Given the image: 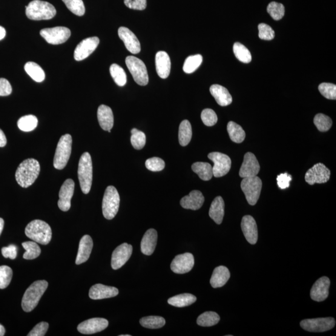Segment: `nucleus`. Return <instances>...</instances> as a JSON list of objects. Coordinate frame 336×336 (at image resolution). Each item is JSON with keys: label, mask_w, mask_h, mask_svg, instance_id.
<instances>
[{"label": "nucleus", "mask_w": 336, "mask_h": 336, "mask_svg": "<svg viewBox=\"0 0 336 336\" xmlns=\"http://www.w3.org/2000/svg\"><path fill=\"white\" fill-rule=\"evenodd\" d=\"M66 7L72 13L77 16H82L85 12V8L82 0H62Z\"/></svg>", "instance_id": "obj_46"}, {"label": "nucleus", "mask_w": 336, "mask_h": 336, "mask_svg": "<svg viewBox=\"0 0 336 336\" xmlns=\"http://www.w3.org/2000/svg\"><path fill=\"white\" fill-rule=\"evenodd\" d=\"M120 196L114 186H108L105 191L102 201L103 216L108 220L113 219L119 211Z\"/></svg>", "instance_id": "obj_7"}, {"label": "nucleus", "mask_w": 336, "mask_h": 336, "mask_svg": "<svg viewBox=\"0 0 336 336\" xmlns=\"http://www.w3.org/2000/svg\"><path fill=\"white\" fill-rule=\"evenodd\" d=\"M335 325L333 318L308 319L301 321L300 326L304 330L309 332H321L329 331Z\"/></svg>", "instance_id": "obj_10"}, {"label": "nucleus", "mask_w": 336, "mask_h": 336, "mask_svg": "<svg viewBox=\"0 0 336 336\" xmlns=\"http://www.w3.org/2000/svg\"><path fill=\"white\" fill-rule=\"evenodd\" d=\"M126 65L138 84L145 86L148 84L149 77L147 69L142 60L134 56L126 57Z\"/></svg>", "instance_id": "obj_9"}, {"label": "nucleus", "mask_w": 336, "mask_h": 336, "mask_svg": "<svg viewBox=\"0 0 336 336\" xmlns=\"http://www.w3.org/2000/svg\"><path fill=\"white\" fill-rule=\"evenodd\" d=\"M48 286L46 280H38L31 284L22 299L21 306L25 312H31L36 308Z\"/></svg>", "instance_id": "obj_2"}, {"label": "nucleus", "mask_w": 336, "mask_h": 336, "mask_svg": "<svg viewBox=\"0 0 336 336\" xmlns=\"http://www.w3.org/2000/svg\"><path fill=\"white\" fill-rule=\"evenodd\" d=\"M331 171L323 163H317L306 172L305 181L310 185L325 183L330 179Z\"/></svg>", "instance_id": "obj_13"}, {"label": "nucleus", "mask_w": 336, "mask_h": 336, "mask_svg": "<svg viewBox=\"0 0 336 336\" xmlns=\"http://www.w3.org/2000/svg\"><path fill=\"white\" fill-rule=\"evenodd\" d=\"M25 234L34 242L42 245H47L52 238L51 227L41 220H34L28 224L25 229Z\"/></svg>", "instance_id": "obj_3"}, {"label": "nucleus", "mask_w": 336, "mask_h": 336, "mask_svg": "<svg viewBox=\"0 0 336 336\" xmlns=\"http://www.w3.org/2000/svg\"><path fill=\"white\" fill-rule=\"evenodd\" d=\"M6 36V30L4 27H0V41L3 39H4V37Z\"/></svg>", "instance_id": "obj_59"}, {"label": "nucleus", "mask_w": 336, "mask_h": 336, "mask_svg": "<svg viewBox=\"0 0 336 336\" xmlns=\"http://www.w3.org/2000/svg\"><path fill=\"white\" fill-rule=\"evenodd\" d=\"M158 233L156 230L150 229L146 232L141 242V251L146 255L153 254L157 244Z\"/></svg>", "instance_id": "obj_28"}, {"label": "nucleus", "mask_w": 336, "mask_h": 336, "mask_svg": "<svg viewBox=\"0 0 336 336\" xmlns=\"http://www.w3.org/2000/svg\"><path fill=\"white\" fill-rule=\"evenodd\" d=\"M108 326V321L104 318L89 319L79 324L77 330L84 334H93L105 330Z\"/></svg>", "instance_id": "obj_17"}, {"label": "nucleus", "mask_w": 336, "mask_h": 336, "mask_svg": "<svg viewBox=\"0 0 336 336\" xmlns=\"http://www.w3.org/2000/svg\"><path fill=\"white\" fill-rule=\"evenodd\" d=\"M329 278L323 277L316 281L310 292V296L312 300L321 302L326 300L329 296L330 286Z\"/></svg>", "instance_id": "obj_20"}, {"label": "nucleus", "mask_w": 336, "mask_h": 336, "mask_svg": "<svg viewBox=\"0 0 336 336\" xmlns=\"http://www.w3.org/2000/svg\"><path fill=\"white\" fill-rule=\"evenodd\" d=\"M220 317L216 312L207 311L203 313L198 317L197 323L203 327H211L219 322Z\"/></svg>", "instance_id": "obj_37"}, {"label": "nucleus", "mask_w": 336, "mask_h": 336, "mask_svg": "<svg viewBox=\"0 0 336 336\" xmlns=\"http://www.w3.org/2000/svg\"><path fill=\"white\" fill-rule=\"evenodd\" d=\"M97 118L100 126L103 130L110 133L114 123V114L111 109L107 105H100L97 111Z\"/></svg>", "instance_id": "obj_27"}, {"label": "nucleus", "mask_w": 336, "mask_h": 336, "mask_svg": "<svg viewBox=\"0 0 336 336\" xmlns=\"http://www.w3.org/2000/svg\"><path fill=\"white\" fill-rule=\"evenodd\" d=\"M38 120L33 115H28L20 118L18 121V126L20 130L28 132L33 131L37 127Z\"/></svg>", "instance_id": "obj_38"}, {"label": "nucleus", "mask_w": 336, "mask_h": 336, "mask_svg": "<svg viewBox=\"0 0 336 336\" xmlns=\"http://www.w3.org/2000/svg\"><path fill=\"white\" fill-rule=\"evenodd\" d=\"M110 73L115 82L120 87H123L126 84V80H127L126 74L123 69L119 65L117 64L111 65Z\"/></svg>", "instance_id": "obj_40"}, {"label": "nucleus", "mask_w": 336, "mask_h": 336, "mask_svg": "<svg viewBox=\"0 0 336 336\" xmlns=\"http://www.w3.org/2000/svg\"><path fill=\"white\" fill-rule=\"evenodd\" d=\"M321 94L329 100L336 99V85L331 83H322L318 87Z\"/></svg>", "instance_id": "obj_49"}, {"label": "nucleus", "mask_w": 336, "mask_h": 336, "mask_svg": "<svg viewBox=\"0 0 336 336\" xmlns=\"http://www.w3.org/2000/svg\"><path fill=\"white\" fill-rule=\"evenodd\" d=\"M133 248L126 243L117 247L112 254L111 265L114 270H118L127 262L131 256Z\"/></svg>", "instance_id": "obj_15"}, {"label": "nucleus", "mask_w": 336, "mask_h": 336, "mask_svg": "<svg viewBox=\"0 0 336 336\" xmlns=\"http://www.w3.org/2000/svg\"><path fill=\"white\" fill-rule=\"evenodd\" d=\"M140 323L146 328L160 329L165 325L166 321L163 317L150 316L141 319Z\"/></svg>", "instance_id": "obj_39"}, {"label": "nucleus", "mask_w": 336, "mask_h": 336, "mask_svg": "<svg viewBox=\"0 0 336 336\" xmlns=\"http://www.w3.org/2000/svg\"><path fill=\"white\" fill-rule=\"evenodd\" d=\"M78 177L80 188L83 193L87 194L91 191L93 183V168L91 154L85 152L80 157L78 167Z\"/></svg>", "instance_id": "obj_5"}, {"label": "nucleus", "mask_w": 336, "mask_h": 336, "mask_svg": "<svg viewBox=\"0 0 336 336\" xmlns=\"http://www.w3.org/2000/svg\"><path fill=\"white\" fill-rule=\"evenodd\" d=\"M120 336H130V335L126 334V335H120Z\"/></svg>", "instance_id": "obj_62"}, {"label": "nucleus", "mask_w": 336, "mask_h": 336, "mask_svg": "<svg viewBox=\"0 0 336 336\" xmlns=\"http://www.w3.org/2000/svg\"><path fill=\"white\" fill-rule=\"evenodd\" d=\"M210 93L214 97L217 103L222 107L231 104L232 97L230 94L228 89L222 85L215 84L210 87Z\"/></svg>", "instance_id": "obj_29"}, {"label": "nucleus", "mask_w": 336, "mask_h": 336, "mask_svg": "<svg viewBox=\"0 0 336 336\" xmlns=\"http://www.w3.org/2000/svg\"><path fill=\"white\" fill-rule=\"evenodd\" d=\"M267 12L276 21L283 18L285 15V7L283 5L275 2H271L267 7Z\"/></svg>", "instance_id": "obj_47"}, {"label": "nucleus", "mask_w": 336, "mask_h": 336, "mask_svg": "<svg viewBox=\"0 0 336 336\" xmlns=\"http://www.w3.org/2000/svg\"><path fill=\"white\" fill-rule=\"evenodd\" d=\"M7 140L4 132L0 129V147H4L7 145Z\"/></svg>", "instance_id": "obj_58"}, {"label": "nucleus", "mask_w": 336, "mask_h": 336, "mask_svg": "<svg viewBox=\"0 0 336 336\" xmlns=\"http://www.w3.org/2000/svg\"><path fill=\"white\" fill-rule=\"evenodd\" d=\"M192 136L190 122L185 120L181 123L179 128V142L180 145L186 146L190 143Z\"/></svg>", "instance_id": "obj_36"}, {"label": "nucleus", "mask_w": 336, "mask_h": 336, "mask_svg": "<svg viewBox=\"0 0 336 336\" xmlns=\"http://www.w3.org/2000/svg\"><path fill=\"white\" fill-rule=\"evenodd\" d=\"M277 180L278 187L281 189H285L289 188L292 177L288 173H283L278 175Z\"/></svg>", "instance_id": "obj_55"}, {"label": "nucleus", "mask_w": 336, "mask_h": 336, "mask_svg": "<svg viewBox=\"0 0 336 336\" xmlns=\"http://www.w3.org/2000/svg\"><path fill=\"white\" fill-rule=\"evenodd\" d=\"M208 158L214 164V167L212 168L214 177H222L229 173L232 162L228 155L219 152H212L208 154Z\"/></svg>", "instance_id": "obj_12"}, {"label": "nucleus", "mask_w": 336, "mask_h": 336, "mask_svg": "<svg viewBox=\"0 0 336 336\" xmlns=\"http://www.w3.org/2000/svg\"><path fill=\"white\" fill-rule=\"evenodd\" d=\"M40 173V165L35 159H27L19 165L16 171L17 183L22 188H27L35 182Z\"/></svg>", "instance_id": "obj_1"}, {"label": "nucleus", "mask_w": 336, "mask_h": 336, "mask_svg": "<svg viewBox=\"0 0 336 336\" xmlns=\"http://www.w3.org/2000/svg\"><path fill=\"white\" fill-rule=\"evenodd\" d=\"M40 34L50 44L56 45L68 41L71 32L68 28L58 27L43 29L40 31Z\"/></svg>", "instance_id": "obj_11"}, {"label": "nucleus", "mask_w": 336, "mask_h": 336, "mask_svg": "<svg viewBox=\"0 0 336 336\" xmlns=\"http://www.w3.org/2000/svg\"><path fill=\"white\" fill-rule=\"evenodd\" d=\"M197 298L194 295L189 294H184L174 296L168 299V303L171 306L183 308V307L191 305L196 302Z\"/></svg>", "instance_id": "obj_32"}, {"label": "nucleus", "mask_w": 336, "mask_h": 336, "mask_svg": "<svg viewBox=\"0 0 336 336\" xmlns=\"http://www.w3.org/2000/svg\"><path fill=\"white\" fill-rule=\"evenodd\" d=\"M93 248V241L90 235H85L80 239L76 263L80 265L87 261Z\"/></svg>", "instance_id": "obj_26"}, {"label": "nucleus", "mask_w": 336, "mask_h": 336, "mask_svg": "<svg viewBox=\"0 0 336 336\" xmlns=\"http://www.w3.org/2000/svg\"><path fill=\"white\" fill-rule=\"evenodd\" d=\"M234 53L235 57L240 62L243 63H249L252 61L251 52L245 46L240 42H235L233 47Z\"/></svg>", "instance_id": "obj_43"}, {"label": "nucleus", "mask_w": 336, "mask_h": 336, "mask_svg": "<svg viewBox=\"0 0 336 336\" xmlns=\"http://www.w3.org/2000/svg\"><path fill=\"white\" fill-rule=\"evenodd\" d=\"M3 256L5 258H10L14 260L17 257V247L14 245H10L7 248L2 249Z\"/></svg>", "instance_id": "obj_57"}, {"label": "nucleus", "mask_w": 336, "mask_h": 336, "mask_svg": "<svg viewBox=\"0 0 336 336\" xmlns=\"http://www.w3.org/2000/svg\"><path fill=\"white\" fill-rule=\"evenodd\" d=\"M231 277V274L226 266H219L214 269L210 283L214 288H220L226 285Z\"/></svg>", "instance_id": "obj_30"}, {"label": "nucleus", "mask_w": 336, "mask_h": 336, "mask_svg": "<svg viewBox=\"0 0 336 336\" xmlns=\"http://www.w3.org/2000/svg\"><path fill=\"white\" fill-rule=\"evenodd\" d=\"M224 208L225 204L222 197H215L212 201L210 209H209V215L212 220L217 224L222 222L224 216Z\"/></svg>", "instance_id": "obj_31"}, {"label": "nucleus", "mask_w": 336, "mask_h": 336, "mask_svg": "<svg viewBox=\"0 0 336 336\" xmlns=\"http://www.w3.org/2000/svg\"><path fill=\"white\" fill-rule=\"evenodd\" d=\"M75 183L73 180L68 179L63 183L59 191L58 206L61 211L66 212L70 210L71 206V199L73 196Z\"/></svg>", "instance_id": "obj_19"}, {"label": "nucleus", "mask_w": 336, "mask_h": 336, "mask_svg": "<svg viewBox=\"0 0 336 336\" xmlns=\"http://www.w3.org/2000/svg\"><path fill=\"white\" fill-rule=\"evenodd\" d=\"M13 277V271L10 267L0 266V289H5L10 285Z\"/></svg>", "instance_id": "obj_48"}, {"label": "nucleus", "mask_w": 336, "mask_h": 336, "mask_svg": "<svg viewBox=\"0 0 336 336\" xmlns=\"http://www.w3.org/2000/svg\"><path fill=\"white\" fill-rule=\"evenodd\" d=\"M5 334V329L4 326L0 324V336H4Z\"/></svg>", "instance_id": "obj_61"}, {"label": "nucleus", "mask_w": 336, "mask_h": 336, "mask_svg": "<svg viewBox=\"0 0 336 336\" xmlns=\"http://www.w3.org/2000/svg\"><path fill=\"white\" fill-rule=\"evenodd\" d=\"M258 36L261 39L271 41L275 37V31L268 25L261 24L258 25Z\"/></svg>", "instance_id": "obj_52"}, {"label": "nucleus", "mask_w": 336, "mask_h": 336, "mask_svg": "<svg viewBox=\"0 0 336 336\" xmlns=\"http://www.w3.org/2000/svg\"><path fill=\"white\" fill-rule=\"evenodd\" d=\"M100 40L99 37H91L83 40L77 46L74 51V57L75 60L77 61H82L96 50L99 44Z\"/></svg>", "instance_id": "obj_14"}, {"label": "nucleus", "mask_w": 336, "mask_h": 336, "mask_svg": "<svg viewBox=\"0 0 336 336\" xmlns=\"http://www.w3.org/2000/svg\"><path fill=\"white\" fill-rule=\"evenodd\" d=\"M260 169V166L256 156L251 152H248L244 156L239 175L241 177L243 178L256 176L259 173Z\"/></svg>", "instance_id": "obj_18"}, {"label": "nucleus", "mask_w": 336, "mask_h": 336, "mask_svg": "<svg viewBox=\"0 0 336 336\" xmlns=\"http://www.w3.org/2000/svg\"><path fill=\"white\" fill-rule=\"evenodd\" d=\"M25 70L34 81L41 82L45 79L44 71L35 62H27L25 65Z\"/></svg>", "instance_id": "obj_35"}, {"label": "nucleus", "mask_w": 336, "mask_h": 336, "mask_svg": "<svg viewBox=\"0 0 336 336\" xmlns=\"http://www.w3.org/2000/svg\"><path fill=\"white\" fill-rule=\"evenodd\" d=\"M228 131L230 139L236 143H242L245 139V132L242 126L234 122H229L228 124Z\"/></svg>", "instance_id": "obj_34"}, {"label": "nucleus", "mask_w": 336, "mask_h": 336, "mask_svg": "<svg viewBox=\"0 0 336 336\" xmlns=\"http://www.w3.org/2000/svg\"><path fill=\"white\" fill-rule=\"evenodd\" d=\"M205 203V197L202 192L194 190L190 192L188 196L182 198L180 205L184 209L196 211L201 208Z\"/></svg>", "instance_id": "obj_25"}, {"label": "nucleus", "mask_w": 336, "mask_h": 336, "mask_svg": "<svg viewBox=\"0 0 336 336\" xmlns=\"http://www.w3.org/2000/svg\"><path fill=\"white\" fill-rule=\"evenodd\" d=\"M49 324L41 322L34 326V328L28 334V336H44L48 331Z\"/></svg>", "instance_id": "obj_54"}, {"label": "nucleus", "mask_w": 336, "mask_h": 336, "mask_svg": "<svg viewBox=\"0 0 336 336\" xmlns=\"http://www.w3.org/2000/svg\"><path fill=\"white\" fill-rule=\"evenodd\" d=\"M120 38L124 42L125 47L131 53L139 54L141 51V45L136 34L125 27H120L118 31Z\"/></svg>", "instance_id": "obj_21"}, {"label": "nucleus", "mask_w": 336, "mask_h": 336, "mask_svg": "<svg viewBox=\"0 0 336 336\" xmlns=\"http://www.w3.org/2000/svg\"><path fill=\"white\" fill-rule=\"evenodd\" d=\"M194 265V258L190 253L178 255L171 264V269L175 274H185L190 272Z\"/></svg>", "instance_id": "obj_16"}, {"label": "nucleus", "mask_w": 336, "mask_h": 336, "mask_svg": "<svg viewBox=\"0 0 336 336\" xmlns=\"http://www.w3.org/2000/svg\"><path fill=\"white\" fill-rule=\"evenodd\" d=\"M4 227V220L0 218V235L2 234Z\"/></svg>", "instance_id": "obj_60"}, {"label": "nucleus", "mask_w": 336, "mask_h": 336, "mask_svg": "<svg viewBox=\"0 0 336 336\" xmlns=\"http://www.w3.org/2000/svg\"><path fill=\"white\" fill-rule=\"evenodd\" d=\"M192 169L203 181L211 180L213 176L212 166L208 163H194L192 165Z\"/></svg>", "instance_id": "obj_33"}, {"label": "nucleus", "mask_w": 336, "mask_h": 336, "mask_svg": "<svg viewBox=\"0 0 336 336\" xmlns=\"http://www.w3.org/2000/svg\"><path fill=\"white\" fill-rule=\"evenodd\" d=\"M241 228L248 242L255 245L258 240V229L254 218L251 215H245L241 222Z\"/></svg>", "instance_id": "obj_22"}, {"label": "nucleus", "mask_w": 336, "mask_h": 336, "mask_svg": "<svg viewBox=\"0 0 336 336\" xmlns=\"http://www.w3.org/2000/svg\"><path fill=\"white\" fill-rule=\"evenodd\" d=\"M201 119L205 125L212 126L216 124L218 118L215 112L210 108L205 109L201 113Z\"/></svg>", "instance_id": "obj_50"}, {"label": "nucleus", "mask_w": 336, "mask_h": 336, "mask_svg": "<svg viewBox=\"0 0 336 336\" xmlns=\"http://www.w3.org/2000/svg\"><path fill=\"white\" fill-rule=\"evenodd\" d=\"M26 14L29 19L32 20H48L53 18L56 14V10L50 3L33 0L26 7Z\"/></svg>", "instance_id": "obj_4"}, {"label": "nucleus", "mask_w": 336, "mask_h": 336, "mask_svg": "<svg viewBox=\"0 0 336 336\" xmlns=\"http://www.w3.org/2000/svg\"><path fill=\"white\" fill-rule=\"evenodd\" d=\"M119 293V289L115 287L96 284L91 287L89 291V297L94 300H102L116 297Z\"/></svg>", "instance_id": "obj_23"}, {"label": "nucleus", "mask_w": 336, "mask_h": 336, "mask_svg": "<svg viewBox=\"0 0 336 336\" xmlns=\"http://www.w3.org/2000/svg\"><path fill=\"white\" fill-rule=\"evenodd\" d=\"M124 4L130 9L136 10H144L147 5L146 0H124Z\"/></svg>", "instance_id": "obj_53"}, {"label": "nucleus", "mask_w": 336, "mask_h": 336, "mask_svg": "<svg viewBox=\"0 0 336 336\" xmlns=\"http://www.w3.org/2000/svg\"><path fill=\"white\" fill-rule=\"evenodd\" d=\"M314 123L318 130L321 132L328 131L332 125L331 118L323 114H318L315 116Z\"/></svg>", "instance_id": "obj_44"}, {"label": "nucleus", "mask_w": 336, "mask_h": 336, "mask_svg": "<svg viewBox=\"0 0 336 336\" xmlns=\"http://www.w3.org/2000/svg\"><path fill=\"white\" fill-rule=\"evenodd\" d=\"M23 247L26 250L24 258L26 260H33L38 257L41 254V249L36 242H25L22 243Z\"/></svg>", "instance_id": "obj_42"}, {"label": "nucleus", "mask_w": 336, "mask_h": 336, "mask_svg": "<svg viewBox=\"0 0 336 336\" xmlns=\"http://www.w3.org/2000/svg\"><path fill=\"white\" fill-rule=\"evenodd\" d=\"M145 166L149 171L159 172L165 168V163L160 158L153 157L146 161Z\"/></svg>", "instance_id": "obj_51"}, {"label": "nucleus", "mask_w": 336, "mask_h": 336, "mask_svg": "<svg viewBox=\"0 0 336 336\" xmlns=\"http://www.w3.org/2000/svg\"><path fill=\"white\" fill-rule=\"evenodd\" d=\"M262 182L259 177L254 176L243 178L241 183V189L245 194L250 205L255 206L259 199Z\"/></svg>", "instance_id": "obj_8"}, {"label": "nucleus", "mask_w": 336, "mask_h": 336, "mask_svg": "<svg viewBox=\"0 0 336 336\" xmlns=\"http://www.w3.org/2000/svg\"><path fill=\"white\" fill-rule=\"evenodd\" d=\"M73 139L70 134H65L60 139L57 143L54 159V166L57 169H64L70 159Z\"/></svg>", "instance_id": "obj_6"}, {"label": "nucleus", "mask_w": 336, "mask_h": 336, "mask_svg": "<svg viewBox=\"0 0 336 336\" xmlns=\"http://www.w3.org/2000/svg\"><path fill=\"white\" fill-rule=\"evenodd\" d=\"M155 64L158 75L162 79H166L171 71V60L165 51L158 52L155 57Z\"/></svg>", "instance_id": "obj_24"}, {"label": "nucleus", "mask_w": 336, "mask_h": 336, "mask_svg": "<svg viewBox=\"0 0 336 336\" xmlns=\"http://www.w3.org/2000/svg\"><path fill=\"white\" fill-rule=\"evenodd\" d=\"M12 93V87L8 80L0 78V96H8Z\"/></svg>", "instance_id": "obj_56"}, {"label": "nucleus", "mask_w": 336, "mask_h": 336, "mask_svg": "<svg viewBox=\"0 0 336 336\" xmlns=\"http://www.w3.org/2000/svg\"><path fill=\"white\" fill-rule=\"evenodd\" d=\"M131 143L136 149H142L146 144V136L143 131L133 128L131 131Z\"/></svg>", "instance_id": "obj_45"}, {"label": "nucleus", "mask_w": 336, "mask_h": 336, "mask_svg": "<svg viewBox=\"0 0 336 336\" xmlns=\"http://www.w3.org/2000/svg\"><path fill=\"white\" fill-rule=\"evenodd\" d=\"M203 62V56L200 54L187 57L183 65V71L187 74H191L196 71Z\"/></svg>", "instance_id": "obj_41"}]
</instances>
